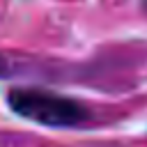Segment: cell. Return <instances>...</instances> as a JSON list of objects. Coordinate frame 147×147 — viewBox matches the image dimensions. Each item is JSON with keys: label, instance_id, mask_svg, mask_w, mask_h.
<instances>
[{"label": "cell", "instance_id": "6da1fadb", "mask_svg": "<svg viewBox=\"0 0 147 147\" xmlns=\"http://www.w3.org/2000/svg\"><path fill=\"white\" fill-rule=\"evenodd\" d=\"M7 106L14 115L48 129H76L90 119V110L74 96L44 87H11Z\"/></svg>", "mask_w": 147, "mask_h": 147}, {"label": "cell", "instance_id": "7a4b0ae2", "mask_svg": "<svg viewBox=\"0 0 147 147\" xmlns=\"http://www.w3.org/2000/svg\"><path fill=\"white\" fill-rule=\"evenodd\" d=\"M14 74V67H11V62L0 53V78H7V76H11Z\"/></svg>", "mask_w": 147, "mask_h": 147}]
</instances>
